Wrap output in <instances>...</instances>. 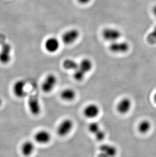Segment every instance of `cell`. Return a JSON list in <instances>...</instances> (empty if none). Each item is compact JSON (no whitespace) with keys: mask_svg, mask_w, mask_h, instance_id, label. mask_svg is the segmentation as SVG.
<instances>
[{"mask_svg":"<svg viewBox=\"0 0 156 157\" xmlns=\"http://www.w3.org/2000/svg\"><path fill=\"white\" fill-rule=\"evenodd\" d=\"M93 66V63L91 59L87 58L82 59L79 63L77 69L74 71V79L78 82L83 81L85 78L86 74L91 71Z\"/></svg>","mask_w":156,"mask_h":157,"instance_id":"1","label":"cell"},{"mask_svg":"<svg viewBox=\"0 0 156 157\" xmlns=\"http://www.w3.org/2000/svg\"><path fill=\"white\" fill-rule=\"evenodd\" d=\"M74 122L72 119H63L58 126L56 132L61 137H65L71 133L74 128Z\"/></svg>","mask_w":156,"mask_h":157,"instance_id":"2","label":"cell"},{"mask_svg":"<svg viewBox=\"0 0 156 157\" xmlns=\"http://www.w3.org/2000/svg\"><path fill=\"white\" fill-rule=\"evenodd\" d=\"M58 79L54 74H49L43 80L41 85V90L44 93H50L56 87Z\"/></svg>","mask_w":156,"mask_h":157,"instance_id":"3","label":"cell"},{"mask_svg":"<svg viewBox=\"0 0 156 157\" xmlns=\"http://www.w3.org/2000/svg\"><path fill=\"white\" fill-rule=\"evenodd\" d=\"M100 107L94 103H91L86 105L83 110L84 117L88 119L94 120L97 118L100 113Z\"/></svg>","mask_w":156,"mask_h":157,"instance_id":"4","label":"cell"},{"mask_svg":"<svg viewBox=\"0 0 156 157\" xmlns=\"http://www.w3.org/2000/svg\"><path fill=\"white\" fill-rule=\"evenodd\" d=\"M26 87L27 83L25 80L19 79L14 83L12 86V92L17 98L22 99L28 95Z\"/></svg>","mask_w":156,"mask_h":157,"instance_id":"5","label":"cell"},{"mask_svg":"<svg viewBox=\"0 0 156 157\" xmlns=\"http://www.w3.org/2000/svg\"><path fill=\"white\" fill-rule=\"evenodd\" d=\"M28 106L30 113L33 116H39L41 113V104L38 97L35 95H32L29 97Z\"/></svg>","mask_w":156,"mask_h":157,"instance_id":"6","label":"cell"},{"mask_svg":"<svg viewBox=\"0 0 156 157\" xmlns=\"http://www.w3.org/2000/svg\"><path fill=\"white\" fill-rule=\"evenodd\" d=\"M99 150V153L97 157H116L118 154L117 147L111 144H102Z\"/></svg>","mask_w":156,"mask_h":157,"instance_id":"7","label":"cell"},{"mask_svg":"<svg viewBox=\"0 0 156 157\" xmlns=\"http://www.w3.org/2000/svg\"><path fill=\"white\" fill-rule=\"evenodd\" d=\"M102 35L105 40L113 42L118 41L121 38V33L117 29L108 28L103 30Z\"/></svg>","mask_w":156,"mask_h":157,"instance_id":"8","label":"cell"},{"mask_svg":"<svg viewBox=\"0 0 156 157\" xmlns=\"http://www.w3.org/2000/svg\"><path fill=\"white\" fill-rule=\"evenodd\" d=\"M51 139V134L48 131L45 129L38 131L34 135V140L35 142L42 145L49 144Z\"/></svg>","mask_w":156,"mask_h":157,"instance_id":"9","label":"cell"},{"mask_svg":"<svg viewBox=\"0 0 156 157\" xmlns=\"http://www.w3.org/2000/svg\"><path fill=\"white\" fill-rule=\"evenodd\" d=\"M132 101L128 97H124L118 101L116 105L117 111L122 115L128 113L132 107Z\"/></svg>","mask_w":156,"mask_h":157,"instance_id":"10","label":"cell"},{"mask_svg":"<svg viewBox=\"0 0 156 157\" xmlns=\"http://www.w3.org/2000/svg\"><path fill=\"white\" fill-rule=\"evenodd\" d=\"M80 36V32L76 29H72L65 32L62 37V41L65 44H72L75 42Z\"/></svg>","mask_w":156,"mask_h":157,"instance_id":"11","label":"cell"},{"mask_svg":"<svg viewBox=\"0 0 156 157\" xmlns=\"http://www.w3.org/2000/svg\"><path fill=\"white\" fill-rule=\"evenodd\" d=\"M109 49L114 53H125L129 49V45L124 41H116L112 42L109 46Z\"/></svg>","mask_w":156,"mask_h":157,"instance_id":"12","label":"cell"},{"mask_svg":"<svg viewBox=\"0 0 156 157\" xmlns=\"http://www.w3.org/2000/svg\"><path fill=\"white\" fill-rule=\"evenodd\" d=\"M35 144L31 140L25 141L21 146V153L25 157L31 156L35 151Z\"/></svg>","mask_w":156,"mask_h":157,"instance_id":"13","label":"cell"},{"mask_svg":"<svg viewBox=\"0 0 156 157\" xmlns=\"http://www.w3.org/2000/svg\"><path fill=\"white\" fill-rule=\"evenodd\" d=\"M45 48L50 53H54L59 49L60 43L55 37H50L47 39L44 44Z\"/></svg>","mask_w":156,"mask_h":157,"instance_id":"14","label":"cell"},{"mask_svg":"<svg viewBox=\"0 0 156 157\" xmlns=\"http://www.w3.org/2000/svg\"><path fill=\"white\" fill-rule=\"evenodd\" d=\"M11 48L9 44H5L2 46L0 51V62L2 64H8L10 62L11 59Z\"/></svg>","mask_w":156,"mask_h":157,"instance_id":"15","label":"cell"},{"mask_svg":"<svg viewBox=\"0 0 156 157\" xmlns=\"http://www.w3.org/2000/svg\"><path fill=\"white\" fill-rule=\"evenodd\" d=\"M77 97V92L72 88L66 87L61 92L60 97L64 101L72 102Z\"/></svg>","mask_w":156,"mask_h":157,"instance_id":"16","label":"cell"},{"mask_svg":"<svg viewBox=\"0 0 156 157\" xmlns=\"http://www.w3.org/2000/svg\"><path fill=\"white\" fill-rule=\"evenodd\" d=\"M79 63L74 59H68L63 61L62 66L64 69L67 70L75 71L78 68Z\"/></svg>","mask_w":156,"mask_h":157,"instance_id":"17","label":"cell"},{"mask_svg":"<svg viewBox=\"0 0 156 157\" xmlns=\"http://www.w3.org/2000/svg\"><path fill=\"white\" fill-rule=\"evenodd\" d=\"M102 129L101 127L100 124L95 121L90 122L88 125V130L89 132L94 136Z\"/></svg>","mask_w":156,"mask_h":157,"instance_id":"18","label":"cell"},{"mask_svg":"<svg viewBox=\"0 0 156 157\" xmlns=\"http://www.w3.org/2000/svg\"><path fill=\"white\" fill-rule=\"evenodd\" d=\"M151 124L149 121L143 120L141 121L138 126L139 132L142 134H146L150 130Z\"/></svg>","mask_w":156,"mask_h":157,"instance_id":"19","label":"cell"},{"mask_svg":"<svg viewBox=\"0 0 156 157\" xmlns=\"http://www.w3.org/2000/svg\"><path fill=\"white\" fill-rule=\"evenodd\" d=\"M147 40L148 43L150 44H154L156 43V25L153 30L150 32L147 35Z\"/></svg>","mask_w":156,"mask_h":157,"instance_id":"20","label":"cell"},{"mask_svg":"<svg viewBox=\"0 0 156 157\" xmlns=\"http://www.w3.org/2000/svg\"><path fill=\"white\" fill-rule=\"evenodd\" d=\"M78 1L82 4H86L88 3L90 1V0H78Z\"/></svg>","mask_w":156,"mask_h":157,"instance_id":"21","label":"cell"},{"mask_svg":"<svg viewBox=\"0 0 156 157\" xmlns=\"http://www.w3.org/2000/svg\"><path fill=\"white\" fill-rule=\"evenodd\" d=\"M153 13L155 17H156V5H155L153 8Z\"/></svg>","mask_w":156,"mask_h":157,"instance_id":"22","label":"cell"},{"mask_svg":"<svg viewBox=\"0 0 156 157\" xmlns=\"http://www.w3.org/2000/svg\"><path fill=\"white\" fill-rule=\"evenodd\" d=\"M3 100L2 99V98L0 97V107L3 104Z\"/></svg>","mask_w":156,"mask_h":157,"instance_id":"23","label":"cell"},{"mask_svg":"<svg viewBox=\"0 0 156 157\" xmlns=\"http://www.w3.org/2000/svg\"><path fill=\"white\" fill-rule=\"evenodd\" d=\"M154 101H155V102L156 103V93L155 94L154 96Z\"/></svg>","mask_w":156,"mask_h":157,"instance_id":"24","label":"cell"}]
</instances>
